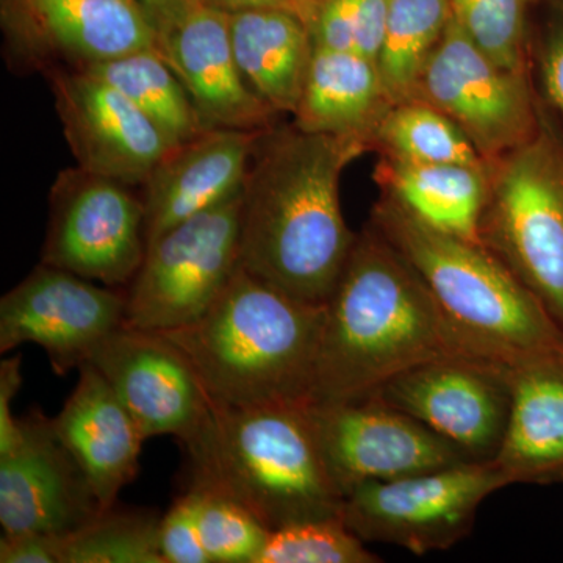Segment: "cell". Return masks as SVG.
I'll return each instance as SVG.
<instances>
[{
  "label": "cell",
  "instance_id": "obj_1",
  "mask_svg": "<svg viewBox=\"0 0 563 563\" xmlns=\"http://www.w3.org/2000/svg\"><path fill=\"white\" fill-rule=\"evenodd\" d=\"M365 144L292 128L262 133L243 190L240 266L292 298L325 306L357 233L340 179Z\"/></svg>",
  "mask_w": 563,
  "mask_h": 563
},
{
  "label": "cell",
  "instance_id": "obj_2",
  "mask_svg": "<svg viewBox=\"0 0 563 563\" xmlns=\"http://www.w3.org/2000/svg\"><path fill=\"white\" fill-rule=\"evenodd\" d=\"M451 355L473 354L420 274L368 222L325 303L312 402L366 398L391 377Z\"/></svg>",
  "mask_w": 563,
  "mask_h": 563
},
{
  "label": "cell",
  "instance_id": "obj_3",
  "mask_svg": "<svg viewBox=\"0 0 563 563\" xmlns=\"http://www.w3.org/2000/svg\"><path fill=\"white\" fill-rule=\"evenodd\" d=\"M325 306L244 272L199 320L158 332L179 347L213 406L312 402Z\"/></svg>",
  "mask_w": 563,
  "mask_h": 563
},
{
  "label": "cell",
  "instance_id": "obj_4",
  "mask_svg": "<svg viewBox=\"0 0 563 563\" xmlns=\"http://www.w3.org/2000/svg\"><path fill=\"white\" fill-rule=\"evenodd\" d=\"M310 404L244 409L211 404L209 421L184 446L190 485L242 504L269 531L340 517L343 495L325 468Z\"/></svg>",
  "mask_w": 563,
  "mask_h": 563
},
{
  "label": "cell",
  "instance_id": "obj_5",
  "mask_svg": "<svg viewBox=\"0 0 563 563\" xmlns=\"http://www.w3.org/2000/svg\"><path fill=\"white\" fill-rule=\"evenodd\" d=\"M369 224L420 274L473 355L515 366L562 350L558 322L483 243L435 231L385 195Z\"/></svg>",
  "mask_w": 563,
  "mask_h": 563
},
{
  "label": "cell",
  "instance_id": "obj_6",
  "mask_svg": "<svg viewBox=\"0 0 563 563\" xmlns=\"http://www.w3.org/2000/svg\"><path fill=\"white\" fill-rule=\"evenodd\" d=\"M481 243L563 331V128L540 101L536 133L487 163Z\"/></svg>",
  "mask_w": 563,
  "mask_h": 563
},
{
  "label": "cell",
  "instance_id": "obj_7",
  "mask_svg": "<svg viewBox=\"0 0 563 563\" xmlns=\"http://www.w3.org/2000/svg\"><path fill=\"white\" fill-rule=\"evenodd\" d=\"M242 207L243 191L147 243L125 288V324L174 331L213 306L240 268Z\"/></svg>",
  "mask_w": 563,
  "mask_h": 563
},
{
  "label": "cell",
  "instance_id": "obj_8",
  "mask_svg": "<svg viewBox=\"0 0 563 563\" xmlns=\"http://www.w3.org/2000/svg\"><path fill=\"white\" fill-rule=\"evenodd\" d=\"M507 485L495 463L463 462L363 484L344 496L340 518L363 542L424 555L450 550L470 536L481 504Z\"/></svg>",
  "mask_w": 563,
  "mask_h": 563
},
{
  "label": "cell",
  "instance_id": "obj_9",
  "mask_svg": "<svg viewBox=\"0 0 563 563\" xmlns=\"http://www.w3.org/2000/svg\"><path fill=\"white\" fill-rule=\"evenodd\" d=\"M413 101L446 114L485 165L521 146L539 128L532 73H515L492 60L454 16L422 70Z\"/></svg>",
  "mask_w": 563,
  "mask_h": 563
},
{
  "label": "cell",
  "instance_id": "obj_10",
  "mask_svg": "<svg viewBox=\"0 0 563 563\" xmlns=\"http://www.w3.org/2000/svg\"><path fill=\"white\" fill-rule=\"evenodd\" d=\"M146 247L143 201L129 185L81 168L60 174L41 263L107 287H128Z\"/></svg>",
  "mask_w": 563,
  "mask_h": 563
},
{
  "label": "cell",
  "instance_id": "obj_11",
  "mask_svg": "<svg viewBox=\"0 0 563 563\" xmlns=\"http://www.w3.org/2000/svg\"><path fill=\"white\" fill-rule=\"evenodd\" d=\"M512 366L451 355L413 366L372 393L457 446L472 461L493 462L512 404Z\"/></svg>",
  "mask_w": 563,
  "mask_h": 563
},
{
  "label": "cell",
  "instance_id": "obj_12",
  "mask_svg": "<svg viewBox=\"0 0 563 563\" xmlns=\"http://www.w3.org/2000/svg\"><path fill=\"white\" fill-rule=\"evenodd\" d=\"M310 415L325 468L343 498L363 484L472 462L439 433L373 396L312 402Z\"/></svg>",
  "mask_w": 563,
  "mask_h": 563
},
{
  "label": "cell",
  "instance_id": "obj_13",
  "mask_svg": "<svg viewBox=\"0 0 563 563\" xmlns=\"http://www.w3.org/2000/svg\"><path fill=\"white\" fill-rule=\"evenodd\" d=\"M2 25L18 68L85 69L155 46L139 0H2Z\"/></svg>",
  "mask_w": 563,
  "mask_h": 563
},
{
  "label": "cell",
  "instance_id": "obj_14",
  "mask_svg": "<svg viewBox=\"0 0 563 563\" xmlns=\"http://www.w3.org/2000/svg\"><path fill=\"white\" fill-rule=\"evenodd\" d=\"M125 290L41 263L0 301V352L32 343L46 352L55 373L79 369L125 324Z\"/></svg>",
  "mask_w": 563,
  "mask_h": 563
},
{
  "label": "cell",
  "instance_id": "obj_15",
  "mask_svg": "<svg viewBox=\"0 0 563 563\" xmlns=\"http://www.w3.org/2000/svg\"><path fill=\"white\" fill-rule=\"evenodd\" d=\"M106 377L147 439L184 446L202 431L211 401L188 358L162 333L122 324L87 361Z\"/></svg>",
  "mask_w": 563,
  "mask_h": 563
},
{
  "label": "cell",
  "instance_id": "obj_16",
  "mask_svg": "<svg viewBox=\"0 0 563 563\" xmlns=\"http://www.w3.org/2000/svg\"><path fill=\"white\" fill-rule=\"evenodd\" d=\"M155 51L168 63L206 129L266 131L277 111L252 91L236 65L228 11L185 0L155 22Z\"/></svg>",
  "mask_w": 563,
  "mask_h": 563
},
{
  "label": "cell",
  "instance_id": "obj_17",
  "mask_svg": "<svg viewBox=\"0 0 563 563\" xmlns=\"http://www.w3.org/2000/svg\"><path fill=\"white\" fill-rule=\"evenodd\" d=\"M44 74L79 168L129 187L146 184L172 151L154 122L87 70L55 68Z\"/></svg>",
  "mask_w": 563,
  "mask_h": 563
},
{
  "label": "cell",
  "instance_id": "obj_18",
  "mask_svg": "<svg viewBox=\"0 0 563 563\" xmlns=\"http://www.w3.org/2000/svg\"><path fill=\"white\" fill-rule=\"evenodd\" d=\"M101 504L55 433L52 418L33 410L20 420V439L0 454V525L5 533L68 536Z\"/></svg>",
  "mask_w": 563,
  "mask_h": 563
},
{
  "label": "cell",
  "instance_id": "obj_19",
  "mask_svg": "<svg viewBox=\"0 0 563 563\" xmlns=\"http://www.w3.org/2000/svg\"><path fill=\"white\" fill-rule=\"evenodd\" d=\"M263 132L207 129L169 151L144 184L146 243L242 192Z\"/></svg>",
  "mask_w": 563,
  "mask_h": 563
},
{
  "label": "cell",
  "instance_id": "obj_20",
  "mask_svg": "<svg viewBox=\"0 0 563 563\" xmlns=\"http://www.w3.org/2000/svg\"><path fill=\"white\" fill-rule=\"evenodd\" d=\"M52 424L87 477L102 510L118 504L122 488L139 474L146 437L91 363L80 366L76 388L62 412L52 418Z\"/></svg>",
  "mask_w": 563,
  "mask_h": 563
},
{
  "label": "cell",
  "instance_id": "obj_21",
  "mask_svg": "<svg viewBox=\"0 0 563 563\" xmlns=\"http://www.w3.org/2000/svg\"><path fill=\"white\" fill-rule=\"evenodd\" d=\"M512 404L495 463L510 484H563V347L510 368Z\"/></svg>",
  "mask_w": 563,
  "mask_h": 563
},
{
  "label": "cell",
  "instance_id": "obj_22",
  "mask_svg": "<svg viewBox=\"0 0 563 563\" xmlns=\"http://www.w3.org/2000/svg\"><path fill=\"white\" fill-rule=\"evenodd\" d=\"M391 107L376 62L314 47L292 117L299 131L355 140L373 150L377 128Z\"/></svg>",
  "mask_w": 563,
  "mask_h": 563
},
{
  "label": "cell",
  "instance_id": "obj_23",
  "mask_svg": "<svg viewBox=\"0 0 563 563\" xmlns=\"http://www.w3.org/2000/svg\"><path fill=\"white\" fill-rule=\"evenodd\" d=\"M236 65L252 91L277 113H295L313 58L306 21L287 10L229 13Z\"/></svg>",
  "mask_w": 563,
  "mask_h": 563
},
{
  "label": "cell",
  "instance_id": "obj_24",
  "mask_svg": "<svg viewBox=\"0 0 563 563\" xmlns=\"http://www.w3.org/2000/svg\"><path fill=\"white\" fill-rule=\"evenodd\" d=\"M374 179L383 195L435 231L481 243L487 165H424L380 155Z\"/></svg>",
  "mask_w": 563,
  "mask_h": 563
},
{
  "label": "cell",
  "instance_id": "obj_25",
  "mask_svg": "<svg viewBox=\"0 0 563 563\" xmlns=\"http://www.w3.org/2000/svg\"><path fill=\"white\" fill-rule=\"evenodd\" d=\"M80 70L99 77L131 99L154 122L172 150L207 131L179 77L155 47Z\"/></svg>",
  "mask_w": 563,
  "mask_h": 563
},
{
  "label": "cell",
  "instance_id": "obj_26",
  "mask_svg": "<svg viewBox=\"0 0 563 563\" xmlns=\"http://www.w3.org/2000/svg\"><path fill=\"white\" fill-rule=\"evenodd\" d=\"M451 16L450 0H390L376 65L393 106L413 101L422 70Z\"/></svg>",
  "mask_w": 563,
  "mask_h": 563
},
{
  "label": "cell",
  "instance_id": "obj_27",
  "mask_svg": "<svg viewBox=\"0 0 563 563\" xmlns=\"http://www.w3.org/2000/svg\"><path fill=\"white\" fill-rule=\"evenodd\" d=\"M373 150L424 165L485 166L468 136L446 114L422 101L393 106L377 128Z\"/></svg>",
  "mask_w": 563,
  "mask_h": 563
},
{
  "label": "cell",
  "instance_id": "obj_28",
  "mask_svg": "<svg viewBox=\"0 0 563 563\" xmlns=\"http://www.w3.org/2000/svg\"><path fill=\"white\" fill-rule=\"evenodd\" d=\"M162 517L114 504L63 537V563H165L158 544Z\"/></svg>",
  "mask_w": 563,
  "mask_h": 563
},
{
  "label": "cell",
  "instance_id": "obj_29",
  "mask_svg": "<svg viewBox=\"0 0 563 563\" xmlns=\"http://www.w3.org/2000/svg\"><path fill=\"white\" fill-rule=\"evenodd\" d=\"M532 0H450L454 20L492 60L532 73L528 14Z\"/></svg>",
  "mask_w": 563,
  "mask_h": 563
},
{
  "label": "cell",
  "instance_id": "obj_30",
  "mask_svg": "<svg viewBox=\"0 0 563 563\" xmlns=\"http://www.w3.org/2000/svg\"><path fill=\"white\" fill-rule=\"evenodd\" d=\"M363 543L342 518H317L272 531L257 563L383 562Z\"/></svg>",
  "mask_w": 563,
  "mask_h": 563
},
{
  "label": "cell",
  "instance_id": "obj_31",
  "mask_svg": "<svg viewBox=\"0 0 563 563\" xmlns=\"http://www.w3.org/2000/svg\"><path fill=\"white\" fill-rule=\"evenodd\" d=\"M199 528L210 563H257L269 531L251 510L228 496L192 487Z\"/></svg>",
  "mask_w": 563,
  "mask_h": 563
},
{
  "label": "cell",
  "instance_id": "obj_32",
  "mask_svg": "<svg viewBox=\"0 0 563 563\" xmlns=\"http://www.w3.org/2000/svg\"><path fill=\"white\" fill-rule=\"evenodd\" d=\"M390 0H322L310 33L313 46L377 62Z\"/></svg>",
  "mask_w": 563,
  "mask_h": 563
},
{
  "label": "cell",
  "instance_id": "obj_33",
  "mask_svg": "<svg viewBox=\"0 0 563 563\" xmlns=\"http://www.w3.org/2000/svg\"><path fill=\"white\" fill-rule=\"evenodd\" d=\"M540 101L563 128V0H551L550 14L536 44L531 43Z\"/></svg>",
  "mask_w": 563,
  "mask_h": 563
},
{
  "label": "cell",
  "instance_id": "obj_34",
  "mask_svg": "<svg viewBox=\"0 0 563 563\" xmlns=\"http://www.w3.org/2000/svg\"><path fill=\"white\" fill-rule=\"evenodd\" d=\"M158 544L165 563H210L199 528L198 498L191 488L163 515Z\"/></svg>",
  "mask_w": 563,
  "mask_h": 563
},
{
  "label": "cell",
  "instance_id": "obj_35",
  "mask_svg": "<svg viewBox=\"0 0 563 563\" xmlns=\"http://www.w3.org/2000/svg\"><path fill=\"white\" fill-rule=\"evenodd\" d=\"M63 537L40 532H3L0 562L63 563Z\"/></svg>",
  "mask_w": 563,
  "mask_h": 563
},
{
  "label": "cell",
  "instance_id": "obj_36",
  "mask_svg": "<svg viewBox=\"0 0 563 563\" xmlns=\"http://www.w3.org/2000/svg\"><path fill=\"white\" fill-rule=\"evenodd\" d=\"M22 383L21 355L0 363V454L7 453L20 439V420L11 412V402Z\"/></svg>",
  "mask_w": 563,
  "mask_h": 563
},
{
  "label": "cell",
  "instance_id": "obj_37",
  "mask_svg": "<svg viewBox=\"0 0 563 563\" xmlns=\"http://www.w3.org/2000/svg\"><path fill=\"white\" fill-rule=\"evenodd\" d=\"M199 2L228 13L252 9L287 10L306 21L309 27L320 7V0H199Z\"/></svg>",
  "mask_w": 563,
  "mask_h": 563
},
{
  "label": "cell",
  "instance_id": "obj_38",
  "mask_svg": "<svg viewBox=\"0 0 563 563\" xmlns=\"http://www.w3.org/2000/svg\"><path fill=\"white\" fill-rule=\"evenodd\" d=\"M184 2L185 0H139L140 5L150 16L152 25L165 18L166 14L172 13Z\"/></svg>",
  "mask_w": 563,
  "mask_h": 563
},
{
  "label": "cell",
  "instance_id": "obj_39",
  "mask_svg": "<svg viewBox=\"0 0 563 563\" xmlns=\"http://www.w3.org/2000/svg\"><path fill=\"white\" fill-rule=\"evenodd\" d=\"M322 2V0H320V3Z\"/></svg>",
  "mask_w": 563,
  "mask_h": 563
}]
</instances>
